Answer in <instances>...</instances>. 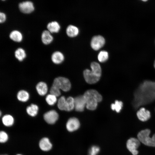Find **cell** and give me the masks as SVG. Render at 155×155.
I'll return each instance as SVG.
<instances>
[{"mask_svg": "<svg viewBox=\"0 0 155 155\" xmlns=\"http://www.w3.org/2000/svg\"><path fill=\"white\" fill-rule=\"evenodd\" d=\"M84 96L86 102V107L88 110H95L98 103L102 99L101 95L96 90H89L85 92Z\"/></svg>", "mask_w": 155, "mask_h": 155, "instance_id": "1", "label": "cell"}, {"mask_svg": "<svg viewBox=\"0 0 155 155\" xmlns=\"http://www.w3.org/2000/svg\"><path fill=\"white\" fill-rule=\"evenodd\" d=\"M150 131L148 129L140 131L137 135V139L140 142L145 145L149 146L155 147V134L152 137L150 134Z\"/></svg>", "mask_w": 155, "mask_h": 155, "instance_id": "2", "label": "cell"}, {"mask_svg": "<svg viewBox=\"0 0 155 155\" xmlns=\"http://www.w3.org/2000/svg\"><path fill=\"white\" fill-rule=\"evenodd\" d=\"M52 85L65 92L69 91L71 88L69 80L65 77H59L54 80Z\"/></svg>", "mask_w": 155, "mask_h": 155, "instance_id": "3", "label": "cell"}, {"mask_svg": "<svg viewBox=\"0 0 155 155\" xmlns=\"http://www.w3.org/2000/svg\"><path fill=\"white\" fill-rule=\"evenodd\" d=\"M140 142L135 138H131L127 142L126 146L128 150L133 155H137L138 153L137 149L140 145Z\"/></svg>", "mask_w": 155, "mask_h": 155, "instance_id": "4", "label": "cell"}, {"mask_svg": "<svg viewBox=\"0 0 155 155\" xmlns=\"http://www.w3.org/2000/svg\"><path fill=\"white\" fill-rule=\"evenodd\" d=\"M83 75L86 82L89 84L96 83L99 80L100 77L94 71L88 69L84 71Z\"/></svg>", "mask_w": 155, "mask_h": 155, "instance_id": "5", "label": "cell"}, {"mask_svg": "<svg viewBox=\"0 0 155 155\" xmlns=\"http://www.w3.org/2000/svg\"><path fill=\"white\" fill-rule=\"evenodd\" d=\"M105 40L102 36L98 35L93 36L91 40V46L94 50H98L104 44Z\"/></svg>", "mask_w": 155, "mask_h": 155, "instance_id": "6", "label": "cell"}, {"mask_svg": "<svg viewBox=\"0 0 155 155\" xmlns=\"http://www.w3.org/2000/svg\"><path fill=\"white\" fill-rule=\"evenodd\" d=\"M45 121L49 124H53L57 120L59 115L55 110H51L45 113L43 115Z\"/></svg>", "mask_w": 155, "mask_h": 155, "instance_id": "7", "label": "cell"}, {"mask_svg": "<svg viewBox=\"0 0 155 155\" xmlns=\"http://www.w3.org/2000/svg\"><path fill=\"white\" fill-rule=\"evenodd\" d=\"M74 108L75 110L78 112L84 111L86 106V102L84 95L78 96L74 98Z\"/></svg>", "mask_w": 155, "mask_h": 155, "instance_id": "8", "label": "cell"}, {"mask_svg": "<svg viewBox=\"0 0 155 155\" xmlns=\"http://www.w3.org/2000/svg\"><path fill=\"white\" fill-rule=\"evenodd\" d=\"M19 8L20 11L25 13H29L34 10L33 3L30 1H26L20 3Z\"/></svg>", "mask_w": 155, "mask_h": 155, "instance_id": "9", "label": "cell"}, {"mask_svg": "<svg viewBox=\"0 0 155 155\" xmlns=\"http://www.w3.org/2000/svg\"><path fill=\"white\" fill-rule=\"evenodd\" d=\"M80 121L78 119L72 117L69 119L66 124L67 130L69 132H73L77 130L80 126Z\"/></svg>", "mask_w": 155, "mask_h": 155, "instance_id": "10", "label": "cell"}, {"mask_svg": "<svg viewBox=\"0 0 155 155\" xmlns=\"http://www.w3.org/2000/svg\"><path fill=\"white\" fill-rule=\"evenodd\" d=\"M136 115L138 119L143 122L148 121L151 117L150 111L144 107L140 108L137 111Z\"/></svg>", "mask_w": 155, "mask_h": 155, "instance_id": "11", "label": "cell"}, {"mask_svg": "<svg viewBox=\"0 0 155 155\" xmlns=\"http://www.w3.org/2000/svg\"><path fill=\"white\" fill-rule=\"evenodd\" d=\"M39 146L40 149L42 151H47L51 149L52 146L48 138L44 137L40 141Z\"/></svg>", "mask_w": 155, "mask_h": 155, "instance_id": "12", "label": "cell"}, {"mask_svg": "<svg viewBox=\"0 0 155 155\" xmlns=\"http://www.w3.org/2000/svg\"><path fill=\"white\" fill-rule=\"evenodd\" d=\"M64 56L63 53L59 51L54 52L51 57L52 62L56 64H59L61 63L64 60Z\"/></svg>", "mask_w": 155, "mask_h": 155, "instance_id": "13", "label": "cell"}, {"mask_svg": "<svg viewBox=\"0 0 155 155\" xmlns=\"http://www.w3.org/2000/svg\"><path fill=\"white\" fill-rule=\"evenodd\" d=\"M36 88L38 94L42 96L46 94L48 91L47 84L42 82H38L36 85Z\"/></svg>", "mask_w": 155, "mask_h": 155, "instance_id": "14", "label": "cell"}, {"mask_svg": "<svg viewBox=\"0 0 155 155\" xmlns=\"http://www.w3.org/2000/svg\"><path fill=\"white\" fill-rule=\"evenodd\" d=\"M41 40L43 44H48L52 41L53 37L48 30H44L42 33Z\"/></svg>", "mask_w": 155, "mask_h": 155, "instance_id": "15", "label": "cell"}, {"mask_svg": "<svg viewBox=\"0 0 155 155\" xmlns=\"http://www.w3.org/2000/svg\"><path fill=\"white\" fill-rule=\"evenodd\" d=\"M47 28L50 33H57L59 31L60 26L58 22L55 21L49 23L47 25Z\"/></svg>", "mask_w": 155, "mask_h": 155, "instance_id": "16", "label": "cell"}, {"mask_svg": "<svg viewBox=\"0 0 155 155\" xmlns=\"http://www.w3.org/2000/svg\"><path fill=\"white\" fill-rule=\"evenodd\" d=\"M66 31L67 34L71 37L76 36L79 32L78 28L76 26L72 25H69L67 26Z\"/></svg>", "mask_w": 155, "mask_h": 155, "instance_id": "17", "label": "cell"}, {"mask_svg": "<svg viewBox=\"0 0 155 155\" xmlns=\"http://www.w3.org/2000/svg\"><path fill=\"white\" fill-rule=\"evenodd\" d=\"M10 38L14 41L19 42L22 39V36L21 33L17 30L11 31L9 34Z\"/></svg>", "mask_w": 155, "mask_h": 155, "instance_id": "18", "label": "cell"}, {"mask_svg": "<svg viewBox=\"0 0 155 155\" xmlns=\"http://www.w3.org/2000/svg\"><path fill=\"white\" fill-rule=\"evenodd\" d=\"M38 110V107L36 105L31 104L27 107L26 111L29 115L32 117H34L37 115Z\"/></svg>", "mask_w": 155, "mask_h": 155, "instance_id": "19", "label": "cell"}, {"mask_svg": "<svg viewBox=\"0 0 155 155\" xmlns=\"http://www.w3.org/2000/svg\"><path fill=\"white\" fill-rule=\"evenodd\" d=\"M17 96L19 100L25 102L29 99V95L28 92L24 90H21L18 92Z\"/></svg>", "mask_w": 155, "mask_h": 155, "instance_id": "20", "label": "cell"}, {"mask_svg": "<svg viewBox=\"0 0 155 155\" xmlns=\"http://www.w3.org/2000/svg\"><path fill=\"white\" fill-rule=\"evenodd\" d=\"M3 125L6 126H10L13 124L14 120L13 117L10 115H5L3 116L2 119Z\"/></svg>", "mask_w": 155, "mask_h": 155, "instance_id": "21", "label": "cell"}, {"mask_svg": "<svg viewBox=\"0 0 155 155\" xmlns=\"http://www.w3.org/2000/svg\"><path fill=\"white\" fill-rule=\"evenodd\" d=\"M15 56L19 61H21L26 57V55L24 50L22 48H18L15 52Z\"/></svg>", "mask_w": 155, "mask_h": 155, "instance_id": "22", "label": "cell"}, {"mask_svg": "<svg viewBox=\"0 0 155 155\" xmlns=\"http://www.w3.org/2000/svg\"><path fill=\"white\" fill-rule=\"evenodd\" d=\"M123 106V103L122 101L116 100L114 103L112 104L111 105V108L113 111H115L117 113H119L122 110Z\"/></svg>", "mask_w": 155, "mask_h": 155, "instance_id": "23", "label": "cell"}, {"mask_svg": "<svg viewBox=\"0 0 155 155\" xmlns=\"http://www.w3.org/2000/svg\"><path fill=\"white\" fill-rule=\"evenodd\" d=\"M90 67L92 71L99 76H101V69L99 63L95 62H93L91 64Z\"/></svg>", "mask_w": 155, "mask_h": 155, "instance_id": "24", "label": "cell"}, {"mask_svg": "<svg viewBox=\"0 0 155 155\" xmlns=\"http://www.w3.org/2000/svg\"><path fill=\"white\" fill-rule=\"evenodd\" d=\"M74 108V98L71 97H69L66 99V111H69Z\"/></svg>", "mask_w": 155, "mask_h": 155, "instance_id": "25", "label": "cell"}, {"mask_svg": "<svg viewBox=\"0 0 155 155\" xmlns=\"http://www.w3.org/2000/svg\"><path fill=\"white\" fill-rule=\"evenodd\" d=\"M66 99L64 96L61 97L58 99L57 105L59 109L66 111Z\"/></svg>", "mask_w": 155, "mask_h": 155, "instance_id": "26", "label": "cell"}, {"mask_svg": "<svg viewBox=\"0 0 155 155\" xmlns=\"http://www.w3.org/2000/svg\"><path fill=\"white\" fill-rule=\"evenodd\" d=\"M108 53L105 51H100L98 56V61L101 62H103L106 61L108 59Z\"/></svg>", "mask_w": 155, "mask_h": 155, "instance_id": "27", "label": "cell"}, {"mask_svg": "<svg viewBox=\"0 0 155 155\" xmlns=\"http://www.w3.org/2000/svg\"><path fill=\"white\" fill-rule=\"evenodd\" d=\"M56 97L55 96L50 94L46 96L45 100L48 104L50 105H53L57 101Z\"/></svg>", "mask_w": 155, "mask_h": 155, "instance_id": "28", "label": "cell"}, {"mask_svg": "<svg viewBox=\"0 0 155 155\" xmlns=\"http://www.w3.org/2000/svg\"><path fill=\"white\" fill-rule=\"evenodd\" d=\"M99 148L97 146H92L88 151V155H97L100 151Z\"/></svg>", "mask_w": 155, "mask_h": 155, "instance_id": "29", "label": "cell"}, {"mask_svg": "<svg viewBox=\"0 0 155 155\" xmlns=\"http://www.w3.org/2000/svg\"><path fill=\"white\" fill-rule=\"evenodd\" d=\"M51 94L53 95L56 97L59 96L61 94L60 89L52 85L49 91Z\"/></svg>", "mask_w": 155, "mask_h": 155, "instance_id": "30", "label": "cell"}, {"mask_svg": "<svg viewBox=\"0 0 155 155\" xmlns=\"http://www.w3.org/2000/svg\"><path fill=\"white\" fill-rule=\"evenodd\" d=\"M8 139V136L7 133L3 131L0 132V142L3 143L7 141Z\"/></svg>", "mask_w": 155, "mask_h": 155, "instance_id": "31", "label": "cell"}, {"mask_svg": "<svg viewBox=\"0 0 155 155\" xmlns=\"http://www.w3.org/2000/svg\"><path fill=\"white\" fill-rule=\"evenodd\" d=\"M0 22L1 23L4 22L6 20V17L5 14L3 12L0 13Z\"/></svg>", "mask_w": 155, "mask_h": 155, "instance_id": "32", "label": "cell"}, {"mask_svg": "<svg viewBox=\"0 0 155 155\" xmlns=\"http://www.w3.org/2000/svg\"><path fill=\"white\" fill-rule=\"evenodd\" d=\"M154 68L155 69V61H154Z\"/></svg>", "mask_w": 155, "mask_h": 155, "instance_id": "33", "label": "cell"}, {"mask_svg": "<svg viewBox=\"0 0 155 155\" xmlns=\"http://www.w3.org/2000/svg\"><path fill=\"white\" fill-rule=\"evenodd\" d=\"M1 112L0 111V116H1Z\"/></svg>", "mask_w": 155, "mask_h": 155, "instance_id": "34", "label": "cell"}, {"mask_svg": "<svg viewBox=\"0 0 155 155\" xmlns=\"http://www.w3.org/2000/svg\"><path fill=\"white\" fill-rule=\"evenodd\" d=\"M143 1H147L146 0H143Z\"/></svg>", "mask_w": 155, "mask_h": 155, "instance_id": "35", "label": "cell"}, {"mask_svg": "<svg viewBox=\"0 0 155 155\" xmlns=\"http://www.w3.org/2000/svg\"><path fill=\"white\" fill-rule=\"evenodd\" d=\"M16 155H22L20 154H17Z\"/></svg>", "mask_w": 155, "mask_h": 155, "instance_id": "36", "label": "cell"}, {"mask_svg": "<svg viewBox=\"0 0 155 155\" xmlns=\"http://www.w3.org/2000/svg\"><path fill=\"white\" fill-rule=\"evenodd\" d=\"M7 155L5 154V155Z\"/></svg>", "mask_w": 155, "mask_h": 155, "instance_id": "37", "label": "cell"}, {"mask_svg": "<svg viewBox=\"0 0 155 155\" xmlns=\"http://www.w3.org/2000/svg\"></svg>", "mask_w": 155, "mask_h": 155, "instance_id": "38", "label": "cell"}]
</instances>
